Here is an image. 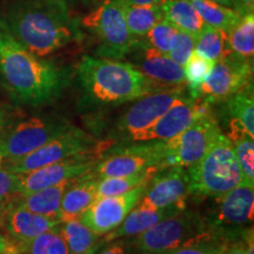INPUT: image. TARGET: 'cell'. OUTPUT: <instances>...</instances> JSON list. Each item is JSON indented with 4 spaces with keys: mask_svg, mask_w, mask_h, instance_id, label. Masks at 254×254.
Wrapping results in <instances>:
<instances>
[{
    "mask_svg": "<svg viewBox=\"0 0 254 254\" xmlns=\"http://www.w3.org/2000/svg\"><path fill=\"white\" fill-rule=\"evenodd\" d=\"M0 30L39 58L82 37L80 18L65 0H8L0 8Z\"/></svg>",
    "mask_w": 254,
    "mask_h": 254,
    "instance_id": "cell-1",
    "label": "cell"
},
{
    "mask_svg": "<svg viewBox=\"0 0 254 254\" xmlns=\"http://www.w3.org/2000/svg\"><path fill=\"white\" fill-rule=\"evenodd\" d=\"M0 78L15 101L31 106L56 100L68 84L65 69L34 56L1 30Z\"/></svg>",
    "mask_w": 254,
    "mask_h": 254,
    "instance_id": "cell-2",
    "label": "cell"
},
{
    "mask_svg": "<svg viewBox=\"0 0 254 254\" xmlns=\"http://www.w3.org/2000/svg\"><path fill=\"white\" fill-rule=\"evenodd\" d=\"M75 69L85 98L94 104L119 105L161 91L132 64L120 60L85 56Z\"/></svg>",
    "mask_w": 254,
    "mask_h": 254,
    "instance_id": "cell-3",
    "label": "cell"
},
{
    "mask_svg": "<svg viewBox=\"0 0 254 254\" xmlns=\"http://www.w3.org/2000/svg\"><path fill=\"white\" fill-rule=\"evenodd\" d=\"M190 193L199 196H220L244 185L234 146L221 133L202 159L190 167Z\"/></svg>",
    "mask_w": 254,
    "mask_h": 254,
    "instance_id": "cell-4",
    "label": "cell"
},
{
    "mask_svg": "<svg viewBox=\"0 0 254 254\" xmlns=\"http://www.w3.org/2000/svg\"><path fill=\"white\" fill-rule=\"evenodd\" d=\"M103 145L105 144H98L87 133L71 125L63 134L46 142L36 151L17 159L2 160L0 168L21 174L71 159H92L94 154L100 152Z\"/></svg>",
    "mask_w": 254,
    "mask_h": 254,
    "instance_id": "cell-5",
    "label": "cell"
},
{
    "mask_svg": "<svg viewBox=\"0 0 254 254\" xmlns=\"http://www.w3.org/2000/svg\"><path fill=\"white\" fill-rule=\"evenodd\" d=\"M80 25L99 41L97 53L101 58H126L138 39L132 37L127 28L124 0H104L80 19Z\"/></svg>",
    "mask_w": 254,
    "mask_h": 254,
    "instance_id": "cell-6",
    "label": "cell"
},
{
    "mask_svg": "<svg viewBox=\"0 0 254 254\" xmlns=\"http://www.w3.org/2000/svg\"><path fill=\"white\" fill-rule=\"evenodd\" d=\"M206 228L205 219L184 208L136 236L134 246L141 254H166Z\"/></svg>",
    "mask_w": 254,
    "mask_h": 254,
    "instance_id": "cell-7",
    "label": "cell"
},
{
    "mask_svg": "<svg viewBox=\"0 0 254 254\" xmlns=\"http://www.w3.org/2000/svg\"><path fill=\"white\" fill-rule=\"evenodd\" d=\"M220 134V125L212 112L200 117L183 133L165 140L166 155L160 168L193 166L201 160Z\"/></svg>",
    "mask_w": 254,
    "mask_h": 254,
    "instance_id": "cell-8",
    "label": "cell"
},
{
    "mask_svg": "<svg viewBox=\"0 0 254 254\" xmlns=\"http://www.w3.org/2000/svg\"><path fill=\"white\" fill-rule=\"evenodd\" d=\"M71 125L64 120L31 118L0 133V163L24 157L63 134Z\"/></svg>",
    "mask_w": 254,
    "mask_h": 254,
    "instance_id": "cell-9",
    "label": "cell"
},
{
    "mask_svg": "<svg viewBox=\"0 0 254 254\" xmlns=\"http://www.w3.org/2000/svg\"><path fill=\"white\" fill-rule=\"evenodd\" d=\"M252 79L253 60L231 52L214 64L199 88V97L209 104L224 101L252 84Z\"/></svg>",
    "mask_w": 254,
    "mask_h": 254,
    "instance_id": "cell-10",
    "label": "cell"
},
{
    "mask_svg": "<svg viewBox=\"0 0 254 254\" xmlns=\"http://www.w3.org/2000/svg\"><path fill=\"white\" fill-rule=\"evenodd\" d=\"M152 141L151 144L127 146L107 155L93 172L97 179L125 177L151 166L160 168L161 161L166 155V142L165 140Z\"/></svg>",
    "mask_w": 254,
    "mask_h": 254,
    "instance_id": "cell-11",
    "label": "cell"
},
{
    "mask_svg": "<svg viewBox=\"0 0 254 254\" xmlns=\"http://www.w3.org/2000/svg\"><path fill=\"white\" fill-rule=\"evenodd\" d=\"M185 87L155 91L136 99V103L124 113L119 127L133 140L151 128L174 104L185 99Z\"/></svg>",
    "mask_w": 254,
    "mask_h": 254,
    "instance_id": "cell-12",
    "label": "cell"
},
{
    "mask_svg": "<svg viewBox=\"0 0 254 254\" xmlns=\"http://www.w3.org/2000/svg\"><path fill=\"white\" fill-rule=\"evenodd\" d=\"M148 183L141 184L123 194L98 198L79 218L98 237L110 233L122 224L128 212L140 201Z\"/></svg>",
    "mask_w": 254,
    "mask_h": 254,
    "instance_id": "cell-13",
    "label": "cell"
},
{
    "mask_svg": "<svg viewBox=\"0 0 254 254\" xmlns=\"http://www.w3.org/2000/svg\"><path fill=\"white\" fill-rule=\"evenodd\" d=\"M126 57L131 59L129 64L160 90L180 88L187 85L183 66L148 45L142 38L136 39L134 47Z\"/></svg>",
    "mask_w": 254,
    "mask_h": 254,
    "instance_id": "cell-14",
    "label": "cell"
},
{
    "mask_svg": "<svg viewBox=\"0 0 254 254\" xmlns=\"http://www.w3.org/2000/svg\"><path fill=\"white\" fill-rule=\"evenodd\" d=\"M209 112V103L201 97L195 99L185 98L174 104L151 128L141 133L135 141L166 140L173 138L183 133L200 117Z\"/></svg>",
    "mask_w": 254,
    "mask_h": 254,
    "instance_id": "cell-15",
    "label": "cell"
},
{
    "mask_svg": "<svg viewBox=\"0 0 254 254\" xmlns=\"http://www.w3.org/2000/svg\"><path fill=\"white\" fill-rule=\"evenodd\" d=\"M189 193V172L180 166L167 167L159 171L152 178L139 202L147 207L159 209L172 205L185 204Z\"/></svg>",
    "mask_w": 254,
    "mask_h": 254,
    "instance_id": "cell-16",
    "label": "cell"
},
{
    "mask_svg": "<svg viewBox=\"0 0 254 254\" xmlns=\"http://www.w3.org/2000/svg\"><path fill=\"white\" fill-rule=\"evenodd\" d=\"M93 159H71V160L60 161L47 166L37 168L27 173L19 174V193L20 195L57 184L73 180L91 172L94 166Z\"/></svg>",
    "mask_w": 254,
    "mask_h": 254,
    "instance_id": "cell-17",
    "label": "cell"
},
{
    "mask_svg": "<svg viewBox=\"0 0 254 254\" xmlns=\"http://www.w3.org/2000/svg\"><path fill=\"white\" fill-rule=\"evenodd\" d=\"M215 219L212 227L221 231L225 227L238 228L253 220L254 190L253 187L240 185L227 193L218 196Z\"/></svg>",
    "mask_w": 254,
    "mask_h": 254,
    "instance_id": "cell-18",
    "label": "cell"
},
{
    "mask_svg": "<svg viewBox=\"0 0 254 254\" xmlns=\"http://www.w3.org/2000/svg\"><path fill=\"white\" fill-rule=\"evenodd\" d=\"M62 224L59 219L45 217L33 212L27 211L13 201L9 206L7 214L4 220L6 231L8 233V240L13 244L17 250L24 244Z\"/></svg>",
    "mask_w": 254,
    "mask_h": 254,
    "instance_id": "cell-19",
    "label": "cell"
},
{
    "mask_svg": "<svg viewBox=\"0 0 254 254\" xmlns=\"http://www.w3.org/2000/svg\"><path fill=\"white\" fill-rule=\"evenodd\" d=\"M185 208V204H178L168 206L164 208H151L147 206L138 202L128 214L126 215L122 224L116 230L111 231L110 233L105 234V240H114L117 238L123 237H136L145 232L146 230L153 226L157 222L164 220L171 215L177 214L178 212Z\"/></svg>",
    "mask_w": 254,
    "mask_h": 254,
    "instance_id": "cell-20",
    "label": "cell"
},
{
    "mask_svg": "<svg viewBox=\"0 0 254 254\" xmlns=\"http://www.w3.org/2000/svg\"><path fill=\"white\" fill-rule=\"evenodd\" d=\"M226 101V116L228 117L230 133L227 138L232 142L244 136L254 138V101L253 84L231 95Z\"/></svg>",
    "mask_w": 254,
    "mask_h": 254,
    "instance_id": "cell-21",
    "label": "cell"
},
{
    "mask_svg": "<svg viewBox=\"0 0 254 254\" xmlns=\"http://www.w3.org/2000/svg\"><path fill=\"white\" fill-rule=\"evenodd\" d=\"M97 177L88 172L69 184L60 204L59 219L62 222L79 218L98 199Z\"/></svg>",
    "mask_w": 254,
    "mask_h": 254,
    "instance_id": "cell-22",
    "label": "cell"
},
{
    "mask_svg": "<svg viewBox=\"0 0 254 254\" xmlns=\"http://www.w3.org/2000/svg\"><path fill=\"white\" fill-rule=\"evenodd\" d=\"M73 180H65V182L46 187V189L19 195L14 200V202L21 207L26 208L27 211L33 212V213L59 219L63 195Z\"/></svg>",
    "mask_w": 254,
    "mask_h": 254,
    "instance_id": "cell-23",
    "label": "cell"
},
{
    "mask_svg": "<svg viewBox=\"0 0 254 254\" xmlns=\"http://www.w3.org/2000/svg\"><path fill=\"white\" fill-rule=\"evenodd\" d=\"M160 8L164 19L173 25L177 30L189 32L198 37L205 23L199 17L190 0H161Z\"/></svg>",
    "mask_w": 254,
    "mask_h": 254,
    "instance_id": "cell-24",
    "label": "cell"
},
{
    "mask_svg": "<svg viewBox=\"0 0 254 254\" xmlns=\"http://www.w3.org/2000/svg\"><path fill=\"white\" fill-rule=\"evenodd\" d=\"M231 237L213 227L195 234L166 254H224Z\"/></svg>",
    "mask_w": 254,
    "mask_h": 254,
    "instance_id": "cell-25",
    "label": "cell"
},
{
    "mask_svg": "<svg viewBox=\"0 0 254 254\" xmlns=\"http://www.w3.org/2000/svg\"><path fill=\"white\" fill-rule=\"evenodd\" d=\"M124 13L129 33L134 38H144L148 31L164 19L160 5H131L124 0Z\"/></svg>",
    "mask_w": 254,
    "mask_h": 254,
    "instance_id": "cell-26",
    "label": "cell"
},
{
    "mask_svg": "<svg viewBox=\"0 0 254 254\" xmlns=\"http://www.w3.org/2000/svg\"><path fill=\"white\" fill-rule=\"evenodd\" d=\"M190 1L206 25L219 28L226 33L243 17L236 9L218 4L213 0H190Z\"/></svg>",
    "mask_w": 254,
    "mask_h": 254,
    "instance_id": "cell-27",
    "label": "cell"
},
{
    "mask_svg": "<svg viewBox=\"0 0 254 254\" xmlns=\"http://www.w3.org/2000/svg\"><path fill=\"white\" fill-rule=\"evenodd\" d=\"M159 171H160V168L158 166H151L145 168V170L142 171H139V172L128 174V176L125 177H113L98 179V198L119 195L125 192H128V190H131L136 186L141 185V184L151 182L152 178H153Z\"/></svg>",
    "mask_w": 254,
    "mask_h": 254,
    "instance_id": "cell-28",
    "label": "cell"
},
{
    "mask_svg": "<svg viewBox=\"0 0 254 254\" xmlns=\"http://www.w3.org/2000/svg\"><path fill=\"white\" fill-rule=\"evenodd\" d=\"M62 224L59 231L67 245L69 254H90L97 244V234L82 224L80 218L71 219Z\"/></svg>",
    "mask_w": 254,
    "mask_h": 254,
    "instance_id": "cell-29",
    "label": "cell"
},
{
    "mask_svg": "<svg viewBox=\"0 0 254 254\" xmlns=\"http://www.w3.org/2000/svg\"><path fill=\"white\" fill-rule=\"evenodd\" d=\"M228 45L231 52L243 57L245 59L253 60L254 55V15L247 13L240 18V20L231 28L227 33Z\"/></svg>",
    "mask_w": 254,
    "mask_h": 254,
    "instance_id": "cell-30",
    "label": "cell"
},
{
    "mask_svg": "<svg viewBox=\"0 0 254 254\" xmlns=\"http://www.w3.org/2000/svg\"><path fill=\"white\" fill-rule=\"evenodd\" d=\"M194 51L217 63L218 60L231 53L227 33L225 31L205 24L196 37Z\"/></svg>",
    "mask_w": 254,
    "mask_h": 254,
    "instance_id": "cell-31",
    "label": "cell"
},
{
    "mask_svg": "<svg viewBox=\"0 0 254 254\" xmlns=\"http://www.w3.org/2000/svg\"><path fill=\"white\" fill-rule=\"evenodd\" d=\"M60 226V225H59ZM59 226L44 232L18 249L17 254H69Z\"/></svg>",
    "mask_w": 254,
    "mask_h": 254,
    "instance_id": "cell-32",
    "label": "cell"
},
{
    "mask_svg": "<svg viewBox=\"0 0 254 254\" xmlns=\"http://www.w3.org/2000/svg\"><path fill=\"white\" fill-rule=\"evenodd\" d=\"M214 64L215 62L213 60L206 58L196 51H193L189 60L184 65V74H185L186 84L190 87L192 99L199 97V88L212 71Z\"/></svg>",
    "mask_w": 254,
    "mask_h": 254,
    "instance_id": "cell-33",
    "label": "cell"
},
{
    "mask_svg": "<svg viewBox=\"0 0 254 254\" xmlns=\"http://www.w3.org/2000/svg\"><path fill=\"white\" fill-rule=\"evenodd\" d=\"M234 152L243 173L244 185L254 186V142L251 136H244L233 142Z\"/></svg>",
    "mask_w": 254,
    "mask_h": 254,
    "instance_id": "cell-34",
    "label": "cell"
},
{
    "mask_svg": "<svg viewBox=\"0 0 254 254\" xmlns=\"http://www.w3.org/2000/svg\"><path fill=\"white\" fill-rule=\"evenodd\" d=\"M177 28L171 23H168L166 19H161L145 36L146 43L159 52L168 55Z\"/></svg>",
    "mask_w": 254,
    "mask_h": 254,
    "instance_id": "cell-35",
    "label": "cell"
},
{
    "mask_svg": "<svg viewBox=\"0 0 254 254\" xmlns=\"http://www.w3.org/2000/svg\"><path fill=\"white\" fill-rule=\"evenodd\" d=\"M195 41L196 37L193 36V34L185 31L177 30L167 56L178 65L184 66L189 60L190 56L192 55L193 51H194Z\"/></svg>",
    "mask_w": 254,
    "mask_h": 254,
    "instance_id": "cell-36",
    "label": "cell"
},
{
    "mask_svg": "<svg viewBox=\"0 0 254 254\" xmlns=\"http://www.w3.org/2000/svg\"><path fill=\"white\" fill-rule=\"evenodd\" d=\"M19 195V174L0 168V199L14 200Z\"/></svg>",
    "mask_w": 254,
    "mask_h": 254,
    "instance_id": "cell-37",
    "label": "cell"
},
{
    "mask_svg": "<svg viewBox=\"0 0 254 254\" xmlns=\"http://www.w3.org/2000/svg\"><path fill=\"white\" fill-rule=\"evenodd\" d=\"M254 8V0H233V9L240 15L252 13Z\"/></svg>",
    "mask_w": 254,
    "mask_h": 254,
    "instance_id": "cell-38",
    "label": "cell"
},
{
    "mask_svg": "<svg viewBox=\"0 0 254 254\" xmlns=\"http://www.w3.org/2000/svg\"><path fill=\"white\" fill-rule=\"evenodd\" d=\"M224 254H247L246 244L241 240H230L228 241Z\"/></svg>",
    "mask_w": 254,
    "mask_h": 254,
    "instance_id": "cell-39",
    "label": "cell"
},
{
    "mask_svg": "<svg viewBox=\"0 0 254 254\" xmlns=\"http://www.w3.org/2000/svg\"><path fill=\"white\" fill-rule=\"evenodd\" d=\"M0 254H17L13 244L2 234H0Z\"/></svg>",
    "mask_w": 254,
    "mask_h": 254,
    "instance_id": "cell-40",
    "label": "cell"
},
{
    "mask_svg": "<svg viewBox=\"0 0 254 254\" xmlns=\"http://www.w3.org/2000/svg\"><path fill=\"white\" fill-rule=\"evenodd\" d=\"M15 200V199H14ZM14 200H7V199H0V226L4 225V220L7 214V211Z\"/></svg>",
    "mask_w": 254,
    "mask_h": 254,
    "instance_id": "cell-41",
    "label": "cell"
},
{
    "mask_svg": "<svg viewBox=\"0 0 254 254\" xmlns=\"http://www.w3.org/2000/svg\"><path fill=\"white\" fill-rule=\"evenodd\" d=\"M100 254H127V251L123 245H120V244H116V245L104 250Z\"/></svg>",
    "mask_w": 254,
    "mask_h": 254,
    "instance_id": "cell-42",
    "label": "cell"
},
{
    "mask_svg": "<svg viewBox=\"0 0 254 254\" xmlns=\"http://www.w3.org/2000/svg\"><path fill=\"white\" fill-rule=\"evenodd\" d=\"M131 5H157L160 4L161 0H125Z\"/></svg>",
    "mask_w": 254,
    "mask_h": 254,
    "instance_id": "cell-43",
    "label": "cell"
},
{
    "mask_svg": "<svg viewBox=\"0 0 254 254\" xmlns=\"http://www.w3.org/2000/svg\"><path fill=\"white\" fill-rule=\"evenodd\" d=\"M213 1L218 2V4L227 6V7L233 8V0H213Z\"/></svg>",
    "mask_w": 254,
    "mask_h": 254,
    "instance_id": "cell-44",
    "label": "cell"
},
{
    "mask_svg": "<svg viewBox=\"0 0 254 254\" xmlns=\"http://www.w3.org/2000/svg\"><path fill=\"white\" fill-rule=\"evenodd\" d=\"M4 125H5V113L4 111L0 110V133H1L2 128H4Z\"/></svg>",
    "mask_w": 254,
    "mask_h": 254,
    "instance_id": "cell-45",
    "label": "cell"
},
{
    "mask_svg": "<svg viewBox=\"0 0 254 254\" xmlns=\"http://www.w3.org/2000/svg\"><path fill=\"white\" fill-rule=\"evenodd\" d=\"M82 1H84V2H85V4H91V2L98 1V0H82Z\"/></svg>",
    "mask_w": 254,
    "mask_h": 254,
    "instance_id": "cell-46",
    "label": "cell"
}]
</instances>
